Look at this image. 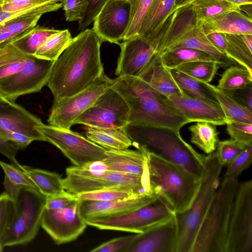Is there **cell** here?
<instances>
[{
  "label": "cell",
  "instance_id": "60",
  "mask_svg": "<svg viewBox=\"0 0 252 252\" xmlns=\"http://www.w3.org/2000/svg\"><path fill=\"white\" fill-rule=\"evenodd\" d=\"M193 0H176L175 9L179 7L189 4Z\"/></svg>",
  "mask_w": 252,
  "mask_h": 252
},
{
  "label": "cell",
  "instance_id": "3",
  "mask_svg": "<svg viewBox=\"0 0 252 252\" xmlns=\"http://www.w3.org/2000/svg\"><path fill=\"white\" fill-rule=\"evenodd\" d=\"M124 130L137 150L171 162L200 180L206 155L197 152L179 132L166 127L129 124Z\"/></svg>",
  "mask_w": 252,
  "mask_h": 252
},
{
  "label": "cell",
  "instance_id": "18",
  "mask_svg": "<svg viewBox=\"0 0 252 252\" xmlns=\"http://www.w3.org/2000/svg\"><path fill=\"white\" fill-rule=\"evenodd\" d=\"M181 48L205 52L213 57L220 66L229 67L236 63L211 44L204 32L201 22L196 18L189 21L176 34L166 40L161 45L159 54Z\"/></svg>",
  "mask_w": 252,
  "mask_h": 252
},
{
  "label": "cell",
  "instance_id": "52",
  "mask_svg": "<svg viewBox=\"0 0 252 252\" xmlns=\"http://www.w3.org/2000/svg\"><path fill=\"white\" fill-rule=\"evenodd\" d=\"M134 235L116 238L107 241L92 249V252H125L130 245Z\"/></svg>",
  "mask_w": 252,
  "mask_h": 252
},
{
  "label": "cell",
  "instance_id": "19",
  "mask_svg": "<svg viewBox=\"0 0 252 252\" xmlns=\"http://www.w3.org/2000/svg\"><path fill=\"white\" fill-rule=\"evenodd\" d=\"M175 214L166 221L135 235L125 252H176Z\"/></svg>",
  "mask_w": 252,
  "mask_h": 252
},
{
  "label": "cell",
  "instance_id": "35",
  "mask_svg": "<svg viewBox=\"0 0 252 252\" xmlns=\"http://www.w3.org/2000/svg\"><path fill=\"white\" fill-rule=\"evenodd\" d=\"M28 56L11 42L0 45V80L20 71Z\"/></svg>",
  "mask_w": 252,
  "mask_h": 252
},
{
  "label": "cell",
  "instance_id": "1",
  "mask_svg": "<svg viewBox=\"0 0 252 252\" xmlns=\"http://www.w3.org/2000/svg\"><path fill=\"white\" fill-rule=\"evenodd\" d=\"M102 43L89 29L72 38L54 62L47 84L54 101L85 90L104 73L100 58Z\"/></svg>",
  "mask_w": 252,
  "mask_h": 252
},
{
  "label": "cell",
  "instance_id": "48",
  "mask_svg": "<svg viewBox=\"0 0 252 252\" xmlns=\"http://www.w3.org/2000/svg\"><path fill=\"white\" fill-rule=\"evenodd\" d=\"M226 125L231 139L246 146L252 145V124L229 122Z\"/></svg>",
  "mask_w": 252,
  "mask_h": 252
},
{
  "label": "cell",
  "instance_id": "49",
  "mask_svg": "<svg viewBox=\"0 0 252 252\" xmlns=\"http://www.w3.org/2000/svg\"><path fill=\"white\" fill-rule=\"evenodd\" d=\"M80 201L75 194L64 190L52 196L46 197L45 208L59 210L67 208Z\"/></svg>",
  "mask_w": 252,
  "mask_h": 252
},
{
  "label": "cell",
  "instance_id": "21",
  "mask_svg": "<svg viewBox=\"0 0 252 252\" xmlns=\"http://www.w3.org/2000/svg\"><path fill=\"white\" fill-rule=\"evenodd\" d=\"M158 197L152 194L110 201H81L80 212L85 219L112 217L137 209Z\"/></svg>",
  "mask_w": 252,
  "mask_h": 252
},
{
  "label": "cell",
  "instance_id": "46",
  "mask_svg": "<svg viewBox=\"0 0 252 252\" xmlns=\"http://www.w3.org/2000/svg\"><path fill=\"white\" fill-rule=\"evenodd\" d=\"M13 210L12 198L5 192L0 194V252L4 248V242Z\"/></svg>",
  "mask_w": 252,
  "mask_h": 252
},
{
  "label": "cell",
  "instance_id": "56",
  "mask_svg": "<svg viewBox=\"0 0 252 252\" xmlns=\"http://www.w3.org/2000/svg\"><path fill=\"white\" fill-rule=\"evenodd\" d=\"M19 150L13 143L5 140L0 134V153L5 156L14 164H19L16 156Z\"/></svg>",
  "mask_w": 252,
  "mask_h": 252
},
{
  "label": "cell",
  "instance_id": "37",
  "mask_svg": "<svg viewBox=\"0 0 252 252\" xmlns=\"http://www.w3.org/2000/svg\"><path fill=\"white\" fill-rule=\"evenodd\" d=\"M41 16H23L0 24V45L12 41L35 27Z\"/></svg>",
  "mask_w": 252,
  "mask_h": 252
},
{
  "label": "cell",
  "instance_id": "24",
  "mask_svg": "<svg viewBox=\"0 0 252 252\" xmlns=\"http://www.w3.org/2000/svg\"><path fill=\"white\" fill-rule=\"evenodd\" d=\"M205 34L211 32L252 35V19L239 10L200 22Z\"/></svg>",
  "mask_w": 252,
  "mask_h": 252
},
{
  "label": "cell",
  "instance_id": "27",
  "mask_svg": "<svg viewBox=\"0 0 252 252\" xmlns=\"http://www.w3.org/2000/svg\"><path fill=\"white\" fill-rule=\"evenodd\" d=\"M226 49L225 55L245 67L252 73V35L225 33Z\"/></svg>",
  "mask_w": 252,
  "mask_h": 252
},
{
  "label": "cell",
  "instance_id": "6",
  "mask_svg": "<svg viewBox=\"0 0 252 252\" xmlns=\"http://www.w3.org/2000/svg\"><path fill=\"white\" fill-rule=\"evenodd\" d=\"M238 178L220 183L196 235L191 252H224L229 219L237 191Z\"/></svg>",
  "mask_w": 252,
  "mask_h": 252
},
{
  "label": "cell",
  "instance_id": "54",
  "mask_svg": "<svg viewBox=\"0 0 252 252\" xmlns=\"http://www.w3.org/2000/svg\"><path fill=\"white\" fill-rule=\"evenodd\" d=\"M223 91L252 111V84L243 88Z\"/></svg>",
  "mask_w": 252,
  "mask_h": 252
},
{
  "label": "cell",
  "instance_id": "42",
  "mask_svg": "<svg viewBox=\"0 0 252 252\" xmlns=\"http://www.w3.org/2000/svg\"><path fill=\"white\" fill-rule=\"evenodd\" d=\"M220 67L215 62L196 61L178 66L174 69L203 82L210 83Z\"/></svg>",
  "mask_w": 252,
  "mask_h": 252
},
{
  "label": "cell",
  "instance_id": "40",
  "mask_svg": "<svg viewBox=\"0 0 252 252\" xmlns=\"http://www.w3.org/2000/svg\"><path fill=\"white\" fill-rule=\"evenodd\" d=\"M191 3L199 22L239 10V7L227 0H193Z\"/></svg>",
  "mask_w": 252,
  "mask_h": 252
},
{
  "label": "cell",
  "instance_id": "50",
  "mask_svg": "<svg viewBox=\"0 0 252 252\" xmlns=\"http://www.w3.org/2000/svg\"><path fill=\"white\" fill-rule=\"evenodd\" d=\"M87 6L85 0H63V7L66 21H79L83 15Z\"/></svg>",
  "mask_w": 252,
  "mask_h": 252
},
{
  "label": "cell",
  "instance_id": "43",
  "mask_svg": "<svg viewBox=\"0 0 252 252\" xmlns=\"http://www.w3.org/2000/svg\"><path fill=\"white\" fill-rule=\"evenodd\" d=\"M130 5V21L123 40L138 35L141 25L153 0H128Z\"/></svg>",
  "mask_w": 252,
  "mask_h": 252
},
{
  "label": "cell",
  "instance_id": "44",
  "mask_svg": "<svg viewBox=\"0 0 252 252\" xmlns=\"http://www.w3.org/2000/svg\"><path fill=\"white\" fill-rule=\"evenodd\" d=\"M63 0H48L40 5L27 9L14 12L2 10L0 6V24L8 20L23 16L32 15H43L57 11L63 7Z\"/></svg>",
  "mask_w": 252,
  "mask_h": 252
},
{
  "label": "cell",
  "instance_id": "55",
  "mask_svg": "<svg viewBox=\"0 0 252 252\" xmlns=\"http://www.w3.org/2000/svg\"><path fill=\"white\" fill-rule=\"evenodd\" d=\"M0 134L7 141L14 144L19 150H24L34 140L23 134L0 129Z\"/></svg>",
  "mask_w": 252,
  "mask_h": 252
},
{
  "label": "cell",
  "instance_id": "7",
  "mask_svg": "<svg viewBox=\"0 0 252 252\" xmlns=\"http://www.w3.org/2000/svg\"><path fill=\"white\" fill-rule=\"evenodd\" d=\"M13 210L4 247L23 245L32 241L41 226L46 197L36 188L25 187L12 198Z\"/></svg>",
  "mask_w": 252,
  "mask_h": 252
},
{
  "label": "cell",
  "instance_id": "9",
  "mask_svg": "<svg viewBox=\"0 0 252 252\" xmlns=\"http://www.w3.org/2000/svg\"><path fill=\"white\" fill-rule=\"evenodd\" d=\"M175 214L168 203L158 197L153 202L124 214L85 220L87 225L99 229L137 234L166 221Z\"/></svg>",
  "mask_w": 252,
  "mask_h": 252
},
{
  "label": "cell",
  "instance_id": "61",
  "mask_svg": "<svg viewBox=\"0 0 252 252\" xmlns=\"http://www.w3.org/2000/svg\"><path fill=\"white\" fill-rule=\"evenodd\" d=\"M14 101L6 99L0 94V108H2L14 103Z\"/></svg>",
  "mask_w": 252,
  "mask_h": 252
},
{
  "label": "cell",
  "instance_id": "41",
  "mask_svg": "<svg viewBox=\"0 0 252 252\" xmlns=\"http://www.w3.org/2000/svg\"><path fill=\"white\" fill-rule=\"evenodd\" d=\"M252 84V73L241 65L229 66L222 74L218 88L227 91L243 88Z\"/></svg>",
  "mask_w": 252,
  "mask_h": 252
},
{
  "label": "cell",
  "instance_id": "47",
  "mask_svg": "<svg viewBox=\"0 0 252 252\" xmlns=\"http://www.w3.org/2000/svg\"><path fill=\"white\" fill-rule=\"evenodd\" d=\"M252 161V145L247 146L226 165L223 178H236L251 165Z\"/></svg>",
  "mask_w": 252,
  "mask_h": 252
},
{
  "label": "cell",
  "instance_id": "51",
  "mask_svg": "<svg viewBox=\"0 0 252 252\" xmlns=\"http://www.w3.org/2000/svg\"><path fill=\"white\" fill-rule=\"evenodd\" d=\"M87 8L82 18L78 21L79 30L82 31L88 27L109 0H85Z\"/></svg>",
  "mask_w": 252,
  "mask_h": 252
},
{
  "label": "cell",
  "instance_id": "53",
  "mask_svg": "<svg viewBox=\"0 0 252 252\" xmlns=\"http://www.w3.org/2000/svg\"><path fill=\"white\" fill-rule=\"evenodd\" d=\"M48 0H0L2 10L6 12L18 11L40 5Z\"/></svg>",
  "mask_w": 252,
  "mask_h": 252
},
{
  "label": "cell",
  "instance_id": "20",
  "mask_svg": "<svg viewBox=\"0 0 252 252\" xmlns=\"http://www.w3.org/2000/svg\"><path fill=\"white\" fill-rule=\"evenodd\" d=\"M169 99L189 123L206 122L215 126L226 124V119L220 105L208 103L191 96L184 91Z\"/></svg>",
  "mask_w": 252,
  "mask_h": 252
},
{
  "label": "cell",
  "instance_id": "59",
  "mask_svg": "<svg viewBox=\"0 0 252 252\" xmlns=\"http://www.w3.org/2000/svg\"><path fill=\"white\" fill-rule=\"evenodd\" d=\"M231 3L239 7L242 5L252 4V0H227Z\"/></svg>",
  "mask_w": 252,
  "mask_h": 252
},
{
  "label": "cell",
  "instance_id": "39",
  "mask_svg": "<svg viewBox=\"0 0 252 252\" xmlns=\"http://www.w3.org/2000/svg\"><path fill=\"white\" fill-rule=\"evenodd\" d=\"M72 39L68 29L60 31L51 36L33 55L37 58L55 61Z\"/></svg>",
  "mask_w": 252,
  "mask_h": 252
},
{
  "label": "cell",
  "instance_id": "30",
  "mask_svg": "<svg viewBox=\"0 0 252 252\" xmlns=\"http://www.w3.org/2000/svg\"><path fill=\"white\" fill-rule=\"evenodd\" d=\"M170 73L178 86L189 95L210 103L220 105L208 83L197 80L176 69L170 70Z\"/></svg>",
  "mask_w": 252,
  "mask_h": 252
},
{
  "label": "cell",
  "instance_id": "57",
  "mask_svg": "<svg viewBox=\"0 0 252 252\" xmlns=\"http://www.w3.org/2000/svg\"><path fill=\"white\" fill-rule=\"evenodd\" d=\"M205 34L211 44L218 50L224 54L226 49V40L225 33L211 32Z\"/></svg>",
  "mask_w": 252,
  "mask_h": 252
},
{
  "label": "cell",
  "instance_id": "29",
  "mask_svg": "<svg viewBox=\"0 0 252 252\" xmlns=\"http://www.w3.org/2000/svg\"><path fill=\"white\" fill-rule=\"evenodd\" d=\"M36 189L46 197L63 192V179L57 173L23 165Z\"/></svg>",
  "mask_w": 252,
  "mask_h": 252
},
{
  "label": "cell",
  "instance_id": "8",
  "mask_svg": "<svg viewBox=\"0 0 252 252\" xmlns=\"http://www.w3.org/2000/svg\"><path fill=\"white\" fill-rule=\"evenodd\" d=\"M65 172L66 177L63 179L64 190L75 195L115 187L130 188L146 193L155 194L151 186L149 173L137 176L110 170L94 171L84 165L68 167Z\"/></svg>",
  "mask_w": 252,
  "mask_h": 252
},
{
  "label": "cell",
  "instance_id": "32",
  "mask_svg": "<svg viewBox=\"0 0 252 252\" xmlns=\"http://www.w3.org/2000/svg\"><path fill=\"white\" fill-rule=\"evenodd\" d=\"M159 55L162 65L169 70L174 69L180 65L196 61L217 63L207 53L189 48H178L161 53Z\"/></svg>",
  "mask_w": 252,
  "mask_h": 252
},
{
  "label": "cell",
  "instance_id": "31",
  "mask_svg": "<svg viewBox=\"0 0 252 252\" xmlns=\"http://www.w3.org/2000/svg\"><path fill=\"white\" fill-rule=\"evenodd\" d=\"M59 31L36 26L10 42L24 54L33 56L51 36Z\"/></svg>",
  "mask_w": 252,
  "mask_h": 252
},
{
  "label": "cell",
  "instance_id": "2",
  "mask_svg": "<svg viewBox=\"0 0 252 252\" xmlns=\"http://www.w3.org/2000/svg\"><path fill=\"white\" fill-rule=\"evenodd\" d=\"M109 87L118 93L129 110V124L166 127L179 132L189 123L168 97L139 77L119 76Z\"/></svg>",
  "mask_w": 252,
  "mask_h": 252
},
{
  "label": "cell",
  "instance_id": "16",
  "mask_svg": "<svg viewBox=\"0 0 252 252\" xmlns=\"http://www.w3.org/2000/svg\"><path fill=\"white\" fill-rule=\"evenodd\" d=\"M81 200L67 208H45L41 226L57 245L70 242L81 235L87 224L80 212Z\"/></svg>",
  "mask_w": 252,
  "mask_h": 252
},
{
  "label": "cell",
  "instance_id": "25",
  "mask_svg": "<svg viewBox=\"0 0 252 252\" xmlns=\"http://www.w3.org/2000/svg\"><path fill=\"white\" fill-rule=\"evenodd\" d=\"M139 77L164 95L169 96L183 92L170 73L161 63L159 54L142 72Z\"/></svg>",
  "mask_w": 252,
  "mask_h": 252
},
{
  "label": "cell",
  "instance_id": "26",
  "mask_svg": "<svg viewBox=\"0 0 252 252\" xmlns=\"http://www.w3.org/2000/svg\"><path fill=\"white\" fill-rule=\"evenodd\" d=\"M86 137L108 151H120L132 146L124 129L87 126Z\"/></svg>",
  "mask_w": 252,
  "mask_h": 252
},
{
  "label": "cell",
  "instance_id": "36",
  "mask_svg": "<svg viewBox=\"0 0 252 252\" xmlns=\"http://www.w3.org/2000/svg\"><path fill=\"white\" fill-rule=\"evenodd\" d=\"M0 166L4 173L3 186L5 191L11 198L24 188H36L24 170L23 165L9 164L0 160Z\"/></svg>",
  "mask_w": 252,
  "mask_h": 252
},
{
  "label": "cell",
  "instance_id": "17",
  "mask_svg": "<svg viewBox=\"0 0 252 252\" xmlns=\"http://www.w3.org/2000/svg\"><path fill=\"white\" fill-rule=\"evenodd\" d=\"M130 16L128 0H109L95 17L92 30L102 42L119 45L128 27Z\"/></svg>",
  "mask_w": 252,
  "mask_h": 252
},
{
  "label": "cell",
  "instance_id": "13",
  "mask_svg": "<svg viewBox=\"0 0 252 252\" xmlns=\"http://www.w3.org/2000/svg\"><path fill=\"white\" fill-rule=\"evenodd\" d=\"M110 78L104 73L89 87L69 97L54 101L47 122L52 126L70 129L109 87Z\"/></svg>",
  "mask_w": 252,
  "mask_h": 252
},
{
  "label": "cell",
  "instance_id": "23",
  "mask_svg": "<svg viewBox=\"0 0 252 252\" xmlns=\"http://www.w3.org/2000/svg\"><path fill=\"white\" fill-rule=\"evenodd\" d=\"M103 161L110 170L137 176L148 174L146 156L138 150H106Z\"/></svg>",
  "mask_w": 252,
  "mask_h": 252
},
{
  "label": "cell",
  "instance_id": "34",
  "mask_svg": "<svg viewBox=\"0 0 252 252\" xmlns=\"http://www.w3.org/2000/svg\"><path fill=\"white\" fill-rule=\"evenodd\" d=\"M191 132L190 141L206 154L214 152L219 142L215 125L206 122H196L189 128Z\"/></svg>",
  "mask_w": 252,
  "mask_h": 252
},
{
  "label": "cell",
  "instance_id": "15",
  "mask_svg": "<svg viewBox=\"0 0 252 252\" xmlns=\"http://www.w3.org/2000/svg\"><path fill=\"white\" fill-rule=\"evenodd\" d=\"M129 124L128 108L122 97L109 87L75 124L124 129Z\"/></svg>",
  "mask_w": 252,
  "mask_h": 252
},
{
  "label": "cell",
  "instance_id": "33",
  "mask_svg": "<svg viewBox=\"0 0 252 252\" xmlns=\"http://www.w3.org/2000/svg\"><path fill=\"white\" fill-rule=\"evenodd\" d=\"M214 93L226 119L229 122L252 124V111L216 86L208 83Z\"/></svg>",
  "mask_w": 252,
  "mask_h": 252
},
{
  "label": "cell",
  "instance_id": "12",
  "mask_svg": "<svg viewBox=\"0 0 252 252\" xmlns=\"http://www.w3.org/2000/svg\"><path fill=\"white\" fill-rule=\"evenodd\" d=\"M37 130L47 141L59 149L74 166L103 160L106 150L87 138L70 129H66L43 123Z\"/></svg>",
  "mask_w": 252,
  "mask_h": 252
},
{
  "label": "cell",
  "instance_id": "11",
  "mask_svg": "<svg viewBox=\"0 0 252 252\" xmlns=\"http://www.w3.org/2000/svg\"><path fill=\"white\" fill-rule=\"evenodd\" d=\"M224 252H252V181L239 183Z\"/></svg>",
  "mask_w": 252,
  "mask_h": 252
},
{
  "label": "cell",
  "instance_id": "28",
  "mask_svg": "<svg viewBox=\"0 0 252 252\" xmlns=\"http://www.w3.org/2000/svg\"><path fill=\"white\" fill-rule=\"evenodd\" d=\"M176 0H153L140 28L138 35L152 38L155 32L175 10Z\"/></svg>",
  "mask_w": 252,
  "mask_h": 252
},
{
  "label": "cell",
  "instance_id": "58",
  "mask_svg": "<svg viewBox=\"0 0 252 252\" xmlns=\"http://www.w3.org/2000/svg\"><path fill=\"white\" fill-rule=\"evenodd\" d=\"M252 4H245V5H242L239 7V10L240 11H243L246 13V15L249 17L250 18L252 19Z\"/></svg>",
  "mask_w": 252,
  "mask_h": 252
},
{
  "label": "cell",
  "instance_id": "4",
  "mask_svg": "<svg viewBox=\"0 0 252 252\" xmlns=\"http://www.w3.org/2000/svg\"><path fill=\"white\" fill-rule=\"evenodd\" d=\"M222 167L215 153L205 156L198 191L190 207L175 213L177 227L176 252H191L196 235L220 185Z\"/></svg>",
  "mask_w": 252,
  "mask_h": 252
},
{
  "label": "cell",
  "instance_id": "14",
  "mask_svg": "<svg viewBox=\"0 0 252 252\" xmlns=\"http://www.w3.org/2000/svg\"><path fill=\"white\" fill-rule=\"evenodd\" d=\"M54 62L29 55L20 71L0 80V94L14 101L21 95L40 92L48 83Z\"/></svg>",
  "mask_w": 252,
  "mask_h": 252
},
{
  "label": "cell",
  "instance_id": "5",
  "mask_svg": "<svg viewBox=\"0 0 252 252\" xmlns=\"http://www.w3.org/2000/svg\"><path fill=\"white\" fill-rule=\"evenodd\" d=\"M139 151L146 156L151 186L157 196L166 201L175 213L188 210L198 191L200 180L171 162Z\"/></svg>",
  "mask_w": 252,
  "mask_h": 252
},
{
  "label": "cell",
  "instance_id": "45",
  "mask_svg": "<svg viewBox=\"0 0 252 252\" xmlns=\"http://www.w3.org/2000/svg\"><path fill=\"white\" fill-rule=\"evenodd\" d=\"M246 147L232 139L219 141L214 153L218 162L223 167L226 166Z\"/></svg>",
  "mask_w": 252,
  "mask_h": 252
},
{
  "label": "cell",
  "instance_id": "10",
  "mask_svg": "<svg viewBox=\"0 0 252 252\" xmlns=\"http://www.w3.org/2000/svg\"><path fill=\"white\" fill-rule=\"evenodd\" d=\"M172 14L161 24L152 38L146 39L137 35L119 43L121 52L115 70L116 75L139 76L159 54L161 42L169 26Z\"/></svg>",
  "mask_w": 252,
  "mask_h": 252
},
{
  "label": "cell",
  "instance_id": "22",
  "mask_svg": "<svg viewBox=\"0 0 252 252\" xmlns=\"http://www.w3.org/2000/svg\"><path fill=\"white\" fill-rule=\"evenodd\" d=\"M42 124L39 118L15 102L0 108V129L18 132L34 141H45L36 129Z\"/></svg>",
  "mask_w": 252,
  "mask_h": 252
},
{
  "label": "cell",
  "instance_id": "38",
  "mask_svg": "<svg viewBox=\"0 0 252 252\" xmlns=\"http://www.w3.org/2000/svg\"><path fill=\"white\" fill-rule=\"evenodd\" d=\"M152 194L153 193H146L130 188L115 187L104 188L75 195L81 201H110Z\"/></svg>",
  "mask_w": 252,
  "mask_h": 252
}]
</instances>
